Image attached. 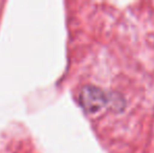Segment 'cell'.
Returning <instances> with one entry per match:
<instances>
[{"label":"cell","instance_id":"obj_1","mask_svg":"<svg viewBox=\"0 0 154 153\" xmlns=\"http://www.w3.org/2000/svg\"><path fill=\"white\" fill-rule=\"evenodd\" d=\"M79 102L85 111L94 113L101 110L108 101L102 89L93 85H86L80 91Z\"/></svg>","mask_w":154,"mask_h":153}]
</instances>
